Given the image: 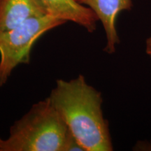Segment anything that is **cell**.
Here are the masks:
<instances>
[{
  "label": "cell",
  "mask_w": 151,
  "mask_h": 151,
  "mask_svg": "<svg viewBox=\"0 0 151 151\" xmlns=\"http://www.w3.org/2000/svg\"><path fill=\"white\" fill-rule=\"evenodd\" d=\"M71 134L48 97L14 122L0 151H65Z\"/></svg>",
  "instance_id": "2"
},
{
  "label": "cell",
  "mask_w": 151,
  "mask_h": 151,
  "mask_svg": "<svg viewBox=\"0 0 151 151\" xmlns=\"http://www.w3.org/2000/svg\"><path fill=\"white\" fill-rule=\"evenodd\" d=\"M48 99L85 150H113L109 122L101 108V93L86 82L84 76L57 80Z\"/></svg>",
  "instance_id": "1"
},
{
  "label": "cell",
  "mask_w": 151,
  "mask_h": 151,
  "mask_svg": "<svg viewBox=\"0 0 151 151\" xmlns=\"http://www.w3.org/2000/svg\"><path fill=\"white\" fill-rule=\"evenodd\" d=\"M1 141H2V139H1V138L0 137V148H1Z\"/></svg>",
  "instance_id": "8"
},
{
  "label": "cell",
  "mask_w": 151,
  "mask_h": 151,
  "mask_svg": "<svg viewBox=\"0 0 151 151\" xmlns=\"http://www.w3.org/2000/svg\"><path fill=\"white\" fill-rule=\"evenodd\" d=\"M67 22L52 15L28 19L9 30H0V88L20 64H29L35 43L49 30Z\"/></svg>",
  "instance_id": "3"
},
{
  "label": "cell",
  "mask_w": 151,
  "mask_h": 151,
  "mask_svg": "<svg viewBox=\"0 0 151 151\" xmlns=\"http://www.w3.org/2000/svg\"><path fill=\"white\" fill-rule=\"evenodd\" d=\"M81 4L87 6L97 15L104 29L106 44L104 50L113 54L116 46L120 43L116 21L118 15L123 11H129L133 7L132 0H76Z\"/></svg>",
  "instance_id": "4"
},
{
  "label": "cell",
  "mask_w": 151,
  "mask_h": 151,
  "mask_svg": "<svg viewBox=\"0 0 151 151\" xmlns=\"http://www.w3.org/2000/svg\"><path fill=\"white\" fill-rule=\"evenodd\" d=\"M50 15L42 0H0V30H9L28 19Z\"/></svg>",
  "instance_id": "5"
},
{
  "label": "cell",
  "mask_w": 151,
  "mask_h": 151,
  "mask_svg": "<svg viewBox=\"0 0 151 151\" xmlns=\"http://www.w3.org/2000/svg\"><path fill=\"white\" fill-rule=\"evenodd\" d=\"M146 52L151 58V35L146 41Z\"/></svg>",
  "instance_id": "7"
},
{
  "label": "cell",
  "mask_w": 151,
  "mask_h": 151,
  "mask_svg": "<svg viewBox=\"0 0 151 151\" xmlns=\"http://www.w3.org/2000/svg\"><path fill=\"white\" fill-rule=\"evenodd\" d=\"M50 15L65 21H71L94 32L99 20L94 12L76 0H42Z\"/></svg>",
  "instance_id": "6"
}]
</instances>
